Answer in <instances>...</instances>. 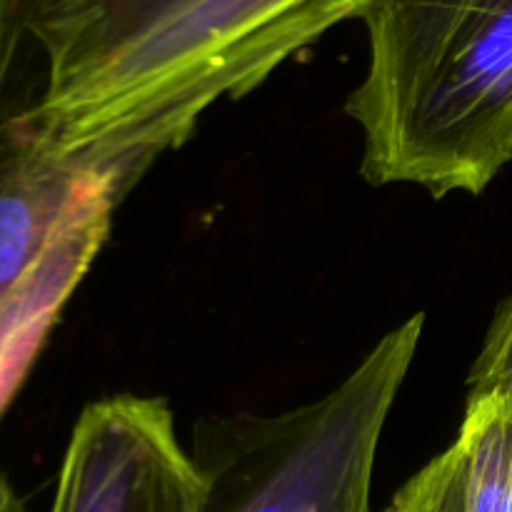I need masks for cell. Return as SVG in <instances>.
Wrapping results in <instances>:
<instances>
[{
  "label": "cell",
  "instance_id": "1",
  "mask_svg": "<svg viewBox=\"0 0 512 512\" xmlns=\"http://www.w3.org/2000/svg\"><path fill=\"white\" fill-rule=\"evenodd\" d=\"M380 0H188L63 100L20 115L40 140L120 200L178 150L220 100L263 85L290 58Z\"/></svg>",
  "mask_w": 512,
  "mask_h": 512
},
{
  "label": "cell",
  "instance_id": "2",
  "mask_svg": "<svg viewBox=\"0 0 512 512\" xmlns=\"http://www.w3.org/2000/svg\"><path fill=\"white\" fill-rule=\"evenodd\" d=\"M345 100L370 185L480 195L512 160V0H380Z\"/></svg>",
  "mask_w": 512,
  "mask_h": 512
},
{
  "label": "cell",
  "instance_id": "3",
  "mask_svg": "<svg viewBox=\"0 0 512 512\" xmlns=\"http://www.w3.org/2000/svg\"><path fill=\"white\" fill-rule=\"evenodd\" d=\"M423 325V313L410 315L313 403L195 420L190 453L205 480L203 512H373L378 445Z\"/></svg>",
  "mask_w": 512,
  "mask_h": 512
},
{
  "label": "cell",
  "instance_id": "4",
  "mask_svg": "<svg viewBox=\"0 0 512 512\" xmlns=\"http://www.w3.org/2000/svg\"><path fill=\"white\" fill-rule=\"evenodd\" d=\"M205 480L160 398L90 403L73 425L50 512H203Z\"/></svg>",
  "mask_w": 512,
  "mask_h": 512
},
{
  "label": "cell",
  "instance_id": "5",
  "mask_svg": "<svg viewBox=\"0 0 512 512\" xmlns=\"http://www.w3.org/2000/svg\"><path fill=\"white\" fill-rule=\"evenodd\" d=\"M188 0H43L0 75V120L38 113Z\"/></svg>",
  "mask_w": 512,
  "mask_h": 512
},
{
  "label": "cell",
  "instance_id": "6",
  "mask_svg": "<svg viewBox=\"0 0 512 512\" xmlns=\"http://www.w3.org/2000/svg\"><path fill=\"white\" fill-rule=\"evenodd\" d=\"M105 188L115 193L110 183L50 150L23 118L0 120V303Z\"/></svg>",
  "mask_w": 512,
  "mask_h": 512
},
{
  "label": "cell",
  "instance_id": "7",
  "mask_svg": "<svg viewBox=\"0 0 512 512\" xmlns=\"http://www.w3.org/2000/svg\"><path fill=\"white\" fill-rule=\"evenodd\" d=\"M118 203L120 198L110 188L95 193L23 283L0 303V415L23 385L70 295L98 258Z\"/></svg>",
  "mask_w": 512,
  "mask_h": 512
},
{
  "label": "cell",
  "instance_id": "8",
  "mask_svg": "<svg viewBox=\"0 0 512 512\" xmlns=\"http://www.w3.org/2000/svg\"><path fill=\"white\" fill-rule=\"evenodd\" d=\"M383 512H512V398L468 400L455 443Z\"/></svg>",
  "mask_w": 512,
  "mask_h": 512
},
{
  "label": "cell",
  "instance_id": "9",
  "mask_svg": "<svg viewBox=\"0 0 512 512\" xmlns=\"http://www.w3.org/2000/svg\"><path fill=\"white\" fill-rule=\"evenodd\" d=\"M512 398V290L495 310L485 343L468 375V400Z\"/></svg>",
  "mask_w": 512,
  "mask_h": 512
},
{
  "label": "cell",
  "instance_id": "10",
  "mask_svg": "<svg viewBox=\"0 0 512 512\" xmlns=\"http://www.w3.org/2000/svg\"><path fill=\"white\" fill-rule=\"evenodd\" d=\"M40 5L43 0H0V75L18 45L25 23Z\"/></svg>",
  "mask_w": 512,
  "mask_h": 512
},
{
  "label": "cell",
  "instance_id": "11",
  "mask_svg": "<svg viewBox=\"0 0 512 512\" xmlns=\"http://www.w3.org/2000/svg\"><path fill=\"white\" fill-rule=\"evenodd\" d=\"M0 512H28L23 498L3 470H0Z\"/></svg>",
  "mask_w": 512,
  "mask_h": 512
}]
</instances>
